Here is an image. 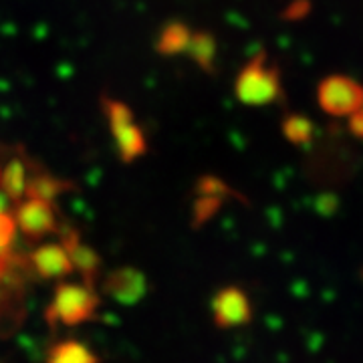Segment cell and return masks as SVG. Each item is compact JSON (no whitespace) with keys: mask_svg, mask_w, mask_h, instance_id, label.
Masks as SVG:
<instances>
[{"mask_svg":"<svg viewBox=\"0 0 363 363\" xmlns=\"http://www.w3.org/2000/svg\"><path fill=\"white\" fill-rule=\"evenodd\" d=\"M104 293L123 307L140 303L147 293V277L135 267H119L104 279Z\"/></svg>","mask_w":363,"mask_h":363,"instance_id":"cell-7","label":"cell"},{"mask_svg":"<svg viewBox=\"0 0 363 363\" xmlns=\"http://www.w3.org/2000/svg\"><path fill=\"white\" fill-rule=\"evenodd\" d=\"M234 93L238 101L255 105V107L274 104L279 101V97H283V83H281L279 67L272 65L267 52H257L247 65L240 69L234 83Z\"/></svg>","mask_w":363,"mask_h":363,"instance_id":"cell-1","label":"cell"},{"mask_svg":"<svg viewBox=\"0 0 363 363\" xmlns=\"http://www.w3.org/2000/svg\"><path fill=\"white\" fill-rule=\"evenodd\" d=\"M13 216L16 228L25 234L26 238L40 240L49 234L59 233L57 206H55V202H49V200L26 198L23 202H18Z\"/></svg>","mask_w":363,"mask_h":363,"instance_id":"cell-5","label":"cell"},{"mask_svg":"<svg viewBox=\"0 0 363 363\" xmlns=\"http://www.w3.org/2000/svg\"><path fill=\"white\" fill-rule=\"evenodd\" d=\"M97 309H99V297L93 291V286L59 283L45 317L51 327L57 325L75 327L79 323L91 321Z\"/></svg>","mask_w":363,"mask_h":363,"instance_id":"cell-2","label":"cell"},{"mask_svg":"<svg viewBox=\"0 0 363 363\" xmlns=\"http://www.w3.org/2000/svg\"><path fill=\"white\" fill-rule=\"evenodd\" d=\"M283 133L291 143L295 145H307L311 143L315 135V125L311 119L303 116H289L283 121Z\"/></svg>","mask_w":363,"mask_h":363,"instance_id":"cell-13","label":"cell"},{"mask_svg":"<svg viewBox=\"0 0 363 363\" xmlns=\"http://www.w3.org/2000/svg\"><path fill=\"white\" fill-rule=\"evenodd\" d=\"M16 236V222L13 214L0 212V250H11Z\"/></svg>","mask_w":363,"mask_h":363,"instance_id":"cell-15","label":"cell"},{"mask_svg":"<svg viewBox=\"0 0 363 363\" xmlns=\"http://www.w3.org/2000/svg\"><path fill=\"white\" fill-rule=\"evenodd\" d=\"M347 128H350V131L353 133V135H355V138L363 140V107L359 109V111L351 113Z\"/></svg>","mask_w":363,"mask_h":363,"instance_id":"cell-16","label":"cell"},{"mask_svg":"<svg viewBox=\"0 0 363 363\" xmlns=\"http://www.w3.org/2000/svg\"><path fill=\"white\" fill-rule=\"evenodd\" d=\"M30 267L40 279H65L73 274V262L63 245H40L30 252Z\"/></svg>","mask_w":363,"mask_h":363,"instance_id":"cell-9","label":"cell"},{"mask_svg":"<svg viewBox=\"0 0 363 363\" xmlns=\"http://www.w3.org/2000/svg\"><path fill=\"white\" fill-rule=\"evenodd\" d=\"M47 363H99V357L77 339H65L49 350Z\"/></svg>","mask_w":363,"mask_h":363,"instance_id":"cell-11","label":"cell"},{"mask_svg":"<svg viewBox=\"0 0 363 363\" xmlns=\"http://www.w3.org/2000/svg\"><path fill=\"white\" fill-rule=\"evenodd\" d=\"M212 317L220 329L247 325L252 317V307L247 293L238 286H224L212 297Z\"/></svg>","mask_w":363,"mask_h":363,"instance_id":"cell-6","label":"cell"},{"mask_svg":"<svg viewBox=\"0 0 363 363\" xmlns=\"http://www.w3.org/2000/svg\"><path fill=\"white\" fill-rule=\"evenodd\" d=\"M104 113L121 162L131 164L142 157L147 152V140L130 107L119 99H104Z\"/></svg>","mask_w":363,"mask_h":363,"instance_id":"cell-3","label":"cell"},{"mask_svg":"<svg viewBox=\"0 0 363 363\" xmlns=\"http://www.w3.org/2000/svg\"><path fill=\"white\" fill-rule=\"evenodd\" d=\"M33 169L26 166L25 160L13 157L0 172V190L11 202H21L26 194V184Z\"/></svg>","mask_w":363,"mask_h":363,"instance_id":"cell-10","label":"cell"},{"mask_svg":"<svg viewBox=\"0 0 363 363\" xmlns=\"http://www.w3.org/2000/svg\"><path fill=\"white\" fill-rule=\"evenodd\" d=\"M317 104L331 117H350L363 107V85L347 75L325 77L317 87Z\"/></svg>","mask_w":363,"mask_h":363,"instance_id":"cell-4","label":"cell"},{"mask_svg":"<svg viewBox=\"0 0 363 363\" xmlns=\"http://www.w3.org/2000/svg\"><path fill=\"white\" fill-rule=\"evenodd\" d=\"M192 40V35L188 28H184L182 25H176L168 28L162 37V51L164 52H174V51H182L190 45Z\"/></svg>","mask_w":363,"mask_h":363,"instance_id":"cell-14","label":"cell"},{"mask_svg":"<svg viewBox=\"0 0 363 363\" xmlns=\"http://www.w3.org/2000/svg\"><path fill=\"white\" fill-rule=\"evenodd\" d=\"M71 188H73V184H69V182L59 180V178L49 176L45 172H37V174H30L25 196L26 198H39V200L55 202L57 196L71 190Z\"/></svg>","mask_w":363,"mask_h":363,"instance_id":"cell-12","label":"cell"},{"mask_svg":"<svg viewBox=\"0 0 363 363\" xmlns=\"http://www.w3.org/2000/svg\"><path fill=\"white\" fill-rule=\"evenodd\" d=\"M61 245L69 252L73 269H77L81 272L85 285H95L97 279H99V271H101V257L89 245L81 242V236L73 228H65L61 233Z\"/></svg>","mask_w":363,"mask_h":363,"instance_id":"cell-8","label":"cell"}]
</instances>
